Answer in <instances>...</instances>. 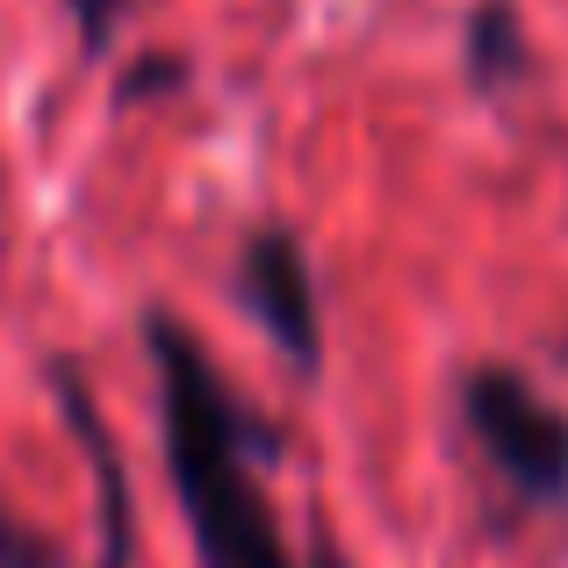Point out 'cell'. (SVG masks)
<instances>
[{
  "label": "cell",
  "mask_w": 568,
  "mask_h": 568,
  "mask_svg": "<svg viewBox=\"0 0 568 568\" xmlns=\"http://www.w3.org/2000/svg\"><path fill=\"white\" fill-rule=\"evenodd\" d=\"M468 425L483 439L489 468L518 489L526 504H561L568 497V417L511 367H483L460 382Z\"/></svg>",
  "instance_id": "cell-2"
},
{
  "label": "cell",
  "mask_w": 568,
  "mask_h": 568,
  "mask_svg": "<svg viewBox=\"0 0 568 568\" xmlns=\"http://www.w3.org/2000/svg\"><path fill=\"white\" fill-rule=\"evenodd\" d=\"M65 8H72V29H80V43L101 58V51H109V37H115V22H123L138 0H65Z\"/></svg>",
  "instance_id": "cell-7"
},
{
  "label": "cell",
  "mask_w": 568,
  "mask_h": 568,
  "mask_svg": "<svg viewBox=\"0 0 568 568\" xmlns=\"http://www.w3.org/2000/svg\"><path fill=\"white\" fill-rule=\"evenodd\" d=\"M173 87H187V58H173V51H159V58H144V65H130L123 72V87H115V101H152V94H173Z\"/></svg>",
  "instance_id": "cell-6"
},
{
  "label": "cell",
  "mask_w": 568,
  "mask_h": 568,
  "mask_svg": "<svg viewBox=\"0 0 568 568\" xmlns=\"http://www.w3.org/2000/svg\"><path fill=\"white\" fill-rule=\"evenodd\" d=\"M144 346L159 367V425H166V475L181 518L194 532L202 568H295L288 540L274 526L252 460L266 454V432L237 410L231 382L202 353V338L181 317H144Z\"/></svg>",
  "instance_id": "cell-1"
},
{
  "label": "cell",
  "mask_w": 568,
  "mask_h": 568,
  "mask_svg": "<svg viewBox=\"0 0 568 568\" xmlns=\"http://www.w3.org/2000/svg\"><path fill=\"white\" fill-rule=\"evenodd\" d=\"M51 382H58V403H65L72 439L87 446V460H94V483H101V568H130V483H123V460H115V439H109V425H101L87 382L72 375L65 361L51 367Z\"/></svg>",
  "instance_id": "cell-4"
},
{
  "label": "cell",
  "mask_w": 568,
  "mask_h": 568,
  "mask_svg": "<svg viewBox=\"0 0 568 568\" xmlns=\"http://www.w3.org/2000/svg\"><path fill=\"white\" fill-rule=\"evenodd\" d=\"M237 295L260 317V332L288 353L303 375L324 367V310H317V281H310V260L288 231H252L245 260H237Z\"/></svg>",
  "instance_id": "cell-3"
},
{
  "label": "cell",
  "mask_w": 568,
  "mask_h": 568,
  "mask_svg": "<svg viewBox=\"0 0 568 568\" xmlns=\"http://www.w3.org/2000/svg\"><path fill=\"white\" fill-rule=\"evenodd\" d=\"M468 72L483 87H504L526 72V29H518V8L511 0H483L468 22Z\"/></svg>",
  "instance_id": "cell-5"
},
{
  "label": "cell",
  "mask_w": 568,
  "mask_h": 568,
  "mask_svg": "<svg viewBox=\"0 0 568 568\" xmlns=\"http://www.w3.org/2000/svg\"><path fill=\"white\" fill-rule=\"evenodd\" d=\"M303 568H353V561L338 555V540H332V532H317V540H310V555H303Z\"/></svg>",
  "instance_id": "cell-8"
}]
</instances>
